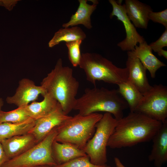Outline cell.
Returning a JSON list of instances; mask_svg holds the SVG:
<instances>
[{"label":"cell","mask_w":167,"mask_h":167,"mask_svg":"<svg viewBox=\"0 0 167 167\" xmlns=\"http://www.w3.org/2000/svg\"><path fill=\"white\" fill-rule=\"evenodd\" d=\"M0 6H2V0H0Z\"/></svg>","instance_id":"836d02e7"},{"label":"cell","mask_w":167,"mask_h":167,"mask_svg":"<svg viewBox=\"0 0 167 167\" xmlns=\"http://www.w3.org/2000/svg\"><path fill=\"white\" fill-rule=\"evenodd\" d=\"M30 118L24 107H18L15 109L7 112L0 111V123L3 122L19 123Z\"/></svg>","instance_id":"603a6c76"},{"label":"cell","mask_w":167,"mask_h":167,"mask_svg":"<svg viewBox=\"0 0 167 167\" xmlns=\"http://www.w3.org/2000/svg\"><path fill=\"white\" fill-rule=\"evenodd\" d=\"M152 50L145 41L136 45L134 50L128 51L127 55L138 58L149 72L151 76L154 78L157 70L166 65L159 60L152 53Z\"/></svg>","instance_id":"9a60e30c"},{"label":"cell","mask_w":167,"mask_h":167,"mask_svg":"<svg viewBox=\"0 0 167 167\" xmlns=\"http://www.w3.org/2000/svg\"><path fill=\"white\" fill-rule=\"evenodd\" d=\"M82 41L77 40L66 43L68 49L69 59L74 67L79 66L81 58L80 47Z\"/></svg>","instance_id":"cb8c5ba5"},{"label":"cell","mask_w":167,"mask_h":167,"mask_svg":"<svg viewBox=\"0 0 167 167\" xmlns=\"http://www.w3.org/2000/svg\"><path fill=\"white\" fill-rule=\"evenodd\" d=\"M118 121L110 113H105L96 124L95 132L84 149L92 164L98 165H106L107 143Z\"/></svg>","instance_id":"8992f818"},{"label":"cell","mask_w":167,"mask_h":167,"mask_svg":"<svg viewBox=\"0 0 167 167\" xmlns=\"http://www.w3.org/2000/svg\"><path fill=\"white\" fill-rule=\"evenodd\" d=\"M41 85L46 93L58 101L65 114L68 115L73 110L79 83L73 76L72 69L63 66L61 58L58 60L54 68L43 79Z\"/></svg>","instance_id":"7a4b0ae2"},{"label":"cell","mask_w":167,"mask_h":167,"mask_svg":"<svg viewBox=\"0 0 167 167\" xmlns=\"http://www.w3.org/2000/svg\"><path fill=\"white\" fill-rule=\"evenodd\" d=\"M105 167H112V166H109V165H106L105 166Z\"/></svg>","instance_id":"e575fe53"},{"label":"cell","mask_w":167,"mask_h":167,"mask_svg":"<svg viewBox=\"0 0 167 167\" xmlns=\"http://www.w3.org/2000/svg\"><path fill=\"white\" fill-rule=\"evenodd\" d=\"M103 115L96 113L87 115L78 113L71 116L58 126L54 140L71 144L84 150L95 132L96 124Z\"/></svg>","instance_id":"5b68a950"},{"label":"cell","mask_w":167,"mask_h":167,"mask_svg":"<svg viewBox=\"0 0 167 167\" xmlns=\"http://www.w3.org/2000/svg\"><path fill=\"white\" fill-rule=\"evenodd\" d=\"M71 117L65 114L60 106L49 115L35 120L34 125L29 133L33 135L37 143Z\"/></svg>","instance_id":"8fae6325"},{"label":"cell","mask_w":167,"mask_h":167,"mask_svg":"<svg viewBox=\"0 0 167 167\" xmlns=\"http://www.w3.org/2000/svg\"><path fill=\"white\" fill-rule=\"evenodd\" d=\"M128 107L118 90L103 87L86 88L77 98L73 110L82 115L104 112L111 114L117 120L123 117V111Z\"/></svg>","instance_id":"3957f363"},{"label":"cell","mask_w":167,"mask_h":167,"mask_svg":"<svg viewBox=\"0 0 167 167\" xmlns=\"http://www.w3.org/2000/svg\"><path fill=\"white\" fill-rule=\"evenodd\" d=\"M128 56L126 62L128 71V81L143 94L152 87L146 75L147 69L137 58Z\"/></svg>","instance_id":"7c38bea8"},{"label":"cell","mask_w":167,"mask_h":167,"mask_svg":"<svg viewBox=\"0 0 167 167\" xmlns=\"http://www.w3.org/2000/svg\"><path fill=\"white\" fill-rule=\"evenodd\" d=\"M41 101H33L24 107L30 118L36 120L45 117L55 110L60 105L52 96L46 93Z\"/></svg>","instance_id":"ac0fdd59"},{"label":"cell","mask_w":167,"mask_h":167,"mask_svg":"<svg viewBox=\"0 0 167 167\" xmlns=\"http://www.w3.org/2000/svg\"><path fill=\"white\" fill-rule=\"evenodd\" d=\"M51 152L57 165L62 164L87 155L83 150L71 144L60 143L55 140L52 143Z\"/></svg>","instance_id":"d6986e66"},{"label":"cell","mask_w":167,"mask_h":167,"mask_svg":"<svg viewBox=\"0 0 167 167\" xmlns=\"http://www.w3.org/2000/svg\"><path fill=\"white\" fill-rule=\"evenodd\" d=\"M46 93L41 85H36L33 81L28 79L23 78L19 81L14 94L7 97L6 101L7 103L14 104L18 107H24L36 100L40 95L43 96Z\"/></svg>","instance_id":"30bf717a"},{"label":"cell","mask_w":167,"mask_h":167,"mask_svg":"<svg viewBox=\"0 0 167 167\" xmlns=\"http://www.w3.org/2000/svg\"><path fill=\"white\" fill-rule=\"evenodd\" d=\"M36 167H54V166L48 165H43L37 166Z\"/></svg>","instance_id":"d6a6232c"},{"label":"cell","mask_w":167,"mask_h":167,"mask_svg":"<svg viewBox=\"0 0 167 167\" xmlns=\"http://www.w3.org/2000/svg\"><path fill=\"white\" fill-rule=\"evenodd\" d=\"M158 54L160 56H163L166 59H167V51L163 49L157 52Z\"/></svg>","instance_id":"4dcf8cb0"},{"label":"cell","mask_w":167,"mask_h":167,"mask_svg":"<svg viewBox=\"0 0 167 167\" xmlns=\"http://www.w3.org/2000/svg\"><path fill=\"white\" fill-rule=\"evenodd\" d=\"M118 91L127 103L130 112H134L141 102L143 95L128 81L118 85Z\"/></svg>","instance_id":"7402d4cb"},{"label":"cell","mask_w":167,"mask_h":167,"mask_svg":"<svg viewBox=\"0 0 167 167\" xmlns=\"http://www.w3.org/2000/svg\"><path fill=\"white\" fill-rule=\"evenodd\" d=\"M2 6L9 11L12 10L14 6L17 3L18 0H2Z\"/></svg>","instance_id":"83f0119b"},{"label":"cell","mask_w":167,"mask_h":167,"mask_svg":"<svg viewBox=\"0 0 167 167\" xmlns=\"http://www.w3.org/2000/svg\"><path fill=\"white\" fill-rule=\"evenodd\" d=\"M89 1L92 2V4H88L87 0H79V5L77 10L72 15L69 22L63 24L62 27L69 28L82 24L87 29L92 28L91 16L96 9L99 2L97 0Z\"/></svg>","instance_id":"e0dca14e"},{"label":"cell","mask_w":167,"mask_h":167,"mask_svg":"<svg viewBox=\"0 0 167 167\" xmlns=\"http://www.w3.org/2000/svg\"><path fill=\"white\" fill-rule=\"evenodd\" d=\"M35 120L30 118L19 123H0V142L11 137L29 133L35 124Z\"/></svg>","instance_id":"ffe728a7"},{"label":"cell","mask_w":167,"mask_h":167,"mask_svg":"<svg viewBox=\"0 0 167 167\" xmlns=\"http://www.w3.org/2000/svg\"><path fill=\"white\" fill-rule=\"evenodd\" d=\"M143 95V99L135 111L162 123L167 121V87L156 84Z\"/></svg>","instance_id":"ba28073f"},{"label":"cell","mask_w":167,"mask_h":167,"mask_svg":"<svg viewBox=\"0 0 167 167\" xmlns=\"http://www.w3.org/2000/svg\"><path fill=\"white\" fill-rule=\"evenodd\" d=\"M114 161L116 165L115 167H126L122 164L120 159L117 157L114 158Z\"/></svg>","instance_id":"f546056e"},{"label":"cell","mask_w":167,"mask_h":167,"mask_svg":"<svg viewBox=\"0 0 167 167\" xmlns=\"http://www.w3.org/2000/svg\"><path fill=\"white\" fill-rule=\"evenodd\" d=\"M124 4L127 16L135 27L147 29L148 15L152 11L151 7L137 0H126Z\"/></svg>","instance_id":"2e32d148"},{"label":"cell","mask_w":167,"mask_h":167,"mask_svg":"<svg viewBox=\"0 0 167 167\" xmlns=\"http://www.w3.org/2000/svg\"><path fill=\"white\" fill-rule=\"evenodd\" d=\"M79 66L84 71L87 80L93 84L101 81L118 85L128 81L126 67H118L97 53L82 54Z\"/></svg>","instance_id":"277c9868"},{"label":"cell","mask_w":167,"mask_h":167,"mask_svg":"<svg viewBox=\"0 0 167 167\" xmlns=\"http://www.w3.org/2000/svg\"><path fill=\"white\" fill-rule=\"evenodd\" d=\"M58 127L23 153L8 160L1 167H36L43 165H56L52 156L51 147L58 133Z\"/></svg>","instance_id":"52a82bcc"},{"label":"cell","mask_w":167,"mask_h":167,"mask_svg":"<svg viewBox=\"0 0 167 167\" xmlns=\"http://www.w3.org/2000/svg\"><path fill=\"white\" fill-rule=\"evenodd\" d=\"M8 160L3 150L1 143L0 142V167Z\"/></svg>","instance_id":"f1b7e54d"},{"label":"cell","mask_w":167,"mask_h":167,"mask_svg":"<svg viewBox=\"0 0 167 167\" xmlns=\"http://www.w3.org/2000/svg\"><path fill=\"white\" fill-rule=\"evenodd\" d=\"M105 165H98L92 164L88 156L86 155L62 164L56 165L54 167H105Z\"/></svg>","instance_id":"d4e9b609"},{"label":"cell","mask_w":167,"mask_h":167,"mask_svg":"<svg viewBox=\"0 0 167 167\" xmlns=\"http://www.w3.org/2000/svg\"><path fill=\"white\" fill-rule=\"evenodd\" d=\"M152 140V148L148 160L153 162L155 167H162L167 161V121L162 123Z\"/></svg>","instance_id":"4fadbf2b"},{"label":"cell","mask_w":167,"mask_h":167,"mask_svg":"<svg viewBox=\"0 0 167 167\" xmlns=\"http://www.w3.org/2000/svg\"><path fill=\"white\" fill-rule=\"evenodd\" d=\"M0 143L8 160L21 155L37 143L34 136L29 133L11 137Z\"/></svg>","instance_id":"5bb4252c"},{"label":"cell","mask_w":167,"mask_h":167,"mask_svg":"<svg viewBox=\"0 0 167 167\" xmlns=\"http://www.w3.org/2000/svg\"><path fill=\"white\" fill-rule=\"evenodd\" d=\"M149 20L161 24L167 28V9L158 12H150L148 15Z\"/></svg>","instance_id":"484cf974"},{"label":"cell","mask_w":167,"mask_h":167,"mask_svg":"<svg viewBox=\"0 0 167 167\" xmlns=\"http://www.w3.org/2000/svg\"><path fill=\"white\" fill-rule=\"evenodd\" d=\"M86 37L85 33L77 26L61 28L55 33L49 42V47H53L63 41L67 43L79 40L83 41Z\"/></svg>","instance_id":"44dd1931"},{"label":"cell","mask_w":167,"mask_h":167,"mask_svg":"<svg viewBox=\"0 0 167 167\" xmlns=\"http://www.w3.org/2000/svg\"><path fill=\"white\" fill-rule=\"evenodd\" d=\"M112 5L113 10L110 17L112 19L114 16L121 21L124 26L126 33V37L123 41L119 42L117 45L124 51H130L134 50L137 44L143 42L144 37L137 31L135 26L128 18L126 12L125 4L122 5V1H117L109 0Z\"/></svg>","instance_id":"9c48e42d"},{"label":"cell","mask_w":167,"mask_h":167,"mask_svg":"<svg viewBox=\"0 0 167 167\" xmlns=\"http://www.w3.org/2000/svg\"><path fill=\"white\" fill-rule=\"evenodd\" d=\"M152 50L158 52L164 47L167 46V28H165L160 38L156 41L149 45Z\"/></svg>","instance_id":"4316f807"},{"label":"cell","mask_w":167,"mask_h":167,"mask_svg":"<svg viewBox=\"0 0 167 167\" xmlns=\"http://www.w3.org/2000/svg\"><path fill=\"white\" fill-rule=\"evenodd\" d=\"M162 123L140 113L130 112L118 120L107 147L112 149L131 147L152 140Z\"/></svg>","instance_id":"6da1fadb"},{"label":"cell","mask_w":167,"mask_h":167,"mask_svg":"<svg viewBox=\"0 0 167 167\" xmlns=\"http://www.w3.org/2000/svg\"><path fill=\"white\" fill-rule=\"evenodd\" d=\"M4 105V101L2 98H0V111L2 110V108Z\"/></svg>","instance_id":"1f68e13d"}]
</instances>
